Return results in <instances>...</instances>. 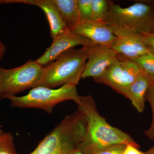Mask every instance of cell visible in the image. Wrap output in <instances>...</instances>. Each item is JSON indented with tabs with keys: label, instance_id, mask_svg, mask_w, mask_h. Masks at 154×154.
<instances>
[{
	"label": "cell",
	"instance_id": "6da1fadb",
	"mask_svg": "<svg viewBox=\"0 0 154 154\" xmlns=\"http://www.w3.org/2000/svg\"><path fill=\"white\" fill-rule=\"evenodd\" d=\"M78 109L85 116L87 126L85 139L78 148L86 154L94 153L108 146L116 144L140 146L129 134L111 126L97 110L91 96H80Z\"/></svg>",
	"mask_w": 154,
	"mask_h": 154
},
{
	"label": "cell",
	"instance_id": "7a4b0ae2",
	"mask_svg": "<svg viewBox=\"0 0 154 154\" xmlns=\"http://www.w3.org/2000/svg\"><path fill=\"white\" fill-rule=\"evenodd\" d=\"M87 126L85 116L78 109L67 115L30 154H66L82 143Z\"/></svg>",
	"mask_w": 154,
	"mask_h": 154
},
{
	"label": "cell",
	"instance_id": "3957f363",
	"mask_svg": "<svg viewBox=\"0 0 154 154\" xmlns=\"http://www.w3.org/2000/svg\"><path fill=\"white\" fill-rule=\"evenodd\" d=\"M90 47L72 48L63 53L54 61L44 67L42 77L33 88H56L68 84L76 86L82 79Z\"/></svg>",
	"mask_w": 154,
	"mask_h": 154
},
{
	"label": "cell",
	"instance_id": "277c9868",
	"mask_svg": "<svg viewBox=\"0 0 154 154\" xmlns=\"http://www.w3.org/2000/svg\"><path fill=\"white\" fill-rule=\"evenodd\" d=\"M104 22L111 30L137 34L154 33V7L145 2H136L122 8L109 1Z\"/></svg>",
	"mask_w": 154,
	"mask_h": 154
},
{
	"label": "cell",
	"instance_id": "5b68a950",
	"mask_svg": "<svg viewBox=\"0 0 154 154\" xmlns=\"http://www.w3.org/2000/svg\"><path fill=\"white\" fill-rule=\"evenodd\" d=\"M80 96L76 86L68 84L57 89L36 87L32 88L25 96H10L5 99L10 100L12 107L36 108L51 113L56 105L61 102L72 100L78 104Z\"/></svg>",
	"mask_w": 154,
	"mask_h": 154
},
{
	"label": "cell",
	"instance_id": "8992f818",
	"mask_svg": "<svg viewBox=\"0 0 154 154\" xmlns=\"http://www.w3.org/2000/svg\"><path fill=\"white\" fill-rule=\"evenodd\" d=\"M44 67L36 60H29L21 66L11 69L1 67V99L17 94L33 88L41 79Z\"/></svg>",
	"mask_w": 154,
	"mask_h": 154
},
{
	"label": "cell",
	"instance_id": "52a82bcc",
	"mask_svg": "<svg viewBox=\"0 0 154 154\" xmlns=\"http://www.w3.org/2000/svg\"><path fill=\"white\" fill-rule=\"evenodd\" d=\"M143 74V71L136 63L119 57L102 75L93 79L96 83L109 86L128 99L130 87Z\"/></svg>",
	"mask_w": 154,
	"mask_h": 154
},
{
	"label": "cell",
	"instance_id": "ba28073f",
	"mask_svg": "<svg viewBox=\"0 0 154 154\" xmlns=\"http://www.w3.org/2000/svg\"><path fill=\"white\" fill-rule=\"evenodd\" d=\"M95 45L90 40L67 29L53 39L51 45L36 61L42 66H47L55 60L63 53L78 45L91 46Z\"/></svg>",
	"mask_w": 154,
	"mask_h": 154
},
{
	"label": "cell",
	"instance_id": "9c48e42d",
	"mask_svg": "<svg viewBox=\"0 0 154 154\" xmlns=\"http://www.w3.org/2000/svg\"><path fill=\"white\" fill-rule=\"evenodd\" d=\"M119 57L110 47L99 45L91 46L82 79L91 77L94 79L100 77Z\"/></svg>",
	"mask_w": 154,
	"mask_h": 154
},
{
	"label": "cell",
	"instance_id": "30bf717a",
	"mask_svg": "<svg viewBox=\"0 0 154 154\" xmlns=\"http://www.w3.org/2000/svg\"><path fill=\"white\" fill-rule=\"evenodd\" d=\"M116 37L111 47L119 57L132 60L152 51L139 34L113 30Z\"/></svg>",
	"mask_w": 154,
	"mask_h": 154
},
{
	"label": "cell",
	"instance_id": "8fae6325",
	"mask_svg": "<svg viewBox=\"0 0 154 154\" xmlns=\"http://www.w3.org/2000/svg\"><path fill=\"white\" fill-rule=\"evenodd\" d=\"M84 36L95 45L111 47L116 36L104 22L88 21L80 22L71 30Z\"/></svg>",
	"mask_w": 154,
	"mask_h": 154
},
{
	"label": "cell",
	"instance_id": "7c38bea8",
	"mask_svg": "<svg viewBox=\"0 0 154 154\" xmlns=\"http://www.w3.org/2000/svg\"><path fill=\"white\" fill-rule=\"evenodd\" d=\"M14 3L35 6L42 9L49 22L52 39L68 29L52 0H14Z\"/></svg>",
	"mask_w": 154,
	"mask_h": 154
},
{
	"label": "cell",
	"instance_id": "4fadbf2b",
	"mask_svg": "<svg viewBox=\"0 0 154 154\" xmlns=\"http://www.w3.org/2000/svg\"><path fill=\"white\" fill-rule=\"evenodd\" d=\"M153 82L145 74L140 76L133 83L128 91V99L138 112L145 109L147 91Z\"/></svg>",
	"mask_w": 154,
	"mask_h": 154
},
{
	"label": "cell",
	"instance_id": "5bb4252c",
	"mask_svg": "<svg viewBox=\"0 0 154 154\" xmlns=\"http://www.w3.org/2000/svg\"><path fill=\"white\" fill-rule=\"evenodd\" d=\"M69 30L80 23L78 0H52Z\"/></svg>",
	"mask_w": 154,
	"mask_h": 154
},
{
	"label": "cell",
	"instance_id": "9a60e30c",
	"mask_svg": "<svg viewBox=\"0 0 154 154\" xmlns=\"http://www.w3.org/2000/svg\"><path fill=\"white\" fill-rule=\"evenodd\" d=\"M140 67L144 73L154 83V52L152 51L132 60Z\"/></svg>",
	"mask_w": 154,
	"mask_h": 154
},
{
	"label": "cell",
	"instance_id": "2e32d148",
	"mask_svg": "<svg viewBox=\"0 0 154 154\" xmlns=\"http://www.w3.org/2000/svg\"><path fill=\"white\" fill-rule=\"evenodd\" d=\"M109 1L93 0L91 21L104 22L109 8Z\"/></svg>",
	"mask_w": 154,
	"mask_h": 154
},
{
	"label": "cell",
	"instance_id": "e0dca14e",
	"mask_svg": "<svg viewBox=\"0 0 154 154\" xmlns=\"http://www.w3.org/2000/svg\"><path fill=\"white\" fill-rule=\"evenodd\" d=\"M0 154H17L11 133L0 129Z\"/></svg>",
	"mask_w": 154,
	"mask_h": 154
},
{
	"label": "cell",
	"instance_id": "ac0fdd59",
	"mask_svg": "<svg viewBox=\"0 0 154 154\" xmlns=\"http://www.w3.org/2000/svg\"><path fill=\"white\" fill-rule=\"evenodd\" d=\"M93 0H78L80 22L91 21Z\"/></svg>",
	"mask_w": 154,
	"mask_h": 154
},
{
	"label": "cell",
	"instance_id": "d6986e66",
	"mask_svg": "<svg viewBox=\"0 0 154 154\" xmlns=\"http://www.w3.org/2000/svg\"><path fill=\"white\" fill-rule=\"evenodd\" d=\"M146 100H147L152 107V119L150 126L144 131L145 134L150 139L154 141V83L149 87L146 95Z\"/></svg>",
	"mask_w": 154,
	"mask_h": 154
},
{
	"label": "cell",
	"instance_id": "ffe728a7",
	"mask_svg": "<svg viewBox=\"0 0 154 154\" xmlns=\"http://www.w3.org/2000/svg\"><path fill=\"white\" fill-rule=\"evenodd\" d=\"M126 146L124 144L112 145L99 150L93 154H123Z\"/></svg>",
	"mask_w": 154,
	"mask_h": 154
},
{
	"label": "cell",
	"instance_id": "44dd1931",
	"mask_svg": "<svg viewBox=\"0 0 154 154\" xmlns=\"http://www.w3.org/2000/svg\"><path fill=\"white\" fill-rule=\"evenodd\" d=\"M139 34L144 43L151 50L154 52V33H144Z\"/></svg>",
	"mask_w": 154,
	"mask_h": 154
},
{
	"label": "cell",
	"instance_id": "7402d4cb",
	"mask_svg": "<svg viewBox=\"0 0 154 154\" xmlns=\"http://www.w3.org/2000/svg\"><path fill=\"white\" fill-rule=\"evenodd\" d=\"M7 50L6 45L0 40V60L2 59L3 56Z\"/></svg>",
	"mask_w": 154,
	"mask_h": 154
},
{
	"label": "cell",
	"instance_id": "603a6c76",
	"mask_svg": "<svg viewBox=\"0 0 154 154\" xmlns=\"http://www.w3.org/2000/svg\"><path fill=\"white\" fill-rule=\"evenodd\" d=\"M66 154H86L85 153L82 151L80 149L77 148L69 152Z\"/></svg>",
	"mask_w": 154,
	"mask_h": 154
},
{
	"label": "cell",
	"instance_id": "cb8c5ba5",
	"mask_svg": "<svg viewBox=\"0 0 154 154\" xmlns=\"http://www.w3.org/2000/svg\"><path fill=\"white\" fill-rule=\"evenodd\" d=\"M144 154H154V146L148 151L144 152Z\"/></svg>",
	"mask_w": 154,
	"mask_h": 154
},
{
	"label": "cell",
	"instance_id": "d4e9b609",
	"mask_svg": "<svg viewBox=\"0 0 154 154\" xmlns=\"http://www.w3.org/2000/svg\"><path fill=\"white\" fill-rule=\"evenodd\" d=\"M7 4H9V0H0V5Z\"/></svg>",
	"mask_w": 154,
	"mask_h": 154
},
{
	"label": "cell",
	"instance_id": "484cf974",
	"mask_svg": "<svg viewBox=\"0 0 154 154\" xmlns=\"http://www.w3.org/2000/svg\"><path fill=\"white\" fill-rule=\"evenodd\" d=\"M1 66H0V68H1ZM1 75H0V99H1Z\"/></svg>",
	"mask_w": 154,
	"mask_h": 154
}]
</instances>
